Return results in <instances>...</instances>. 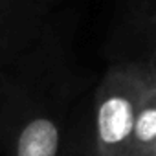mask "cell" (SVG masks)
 <instances>
[{
	"label": "cell",
	"instance_id": "obj_8",
	"mask_svg": "<svg viewBox=\"0 0 156 156\" xmlns=\"http://www.w3.org/2000/svg\"><path fill=\"white\" fill-rule=\"evenodd\" d=\"M85 156H98V154H96V149H94V152H92V154H85Z\"/></svg>",
	"mask_w": 156,
	"mask_h": 156
},
{
	"label": "cell",
	"instance_id": "obj_4",
	"mask_svg": "<svg viewBox=\"0 0 156 156\" xmlns=\"http://www.w3.org/2000/svg\"><path fill=\"white\" fill-rule=\"evenodd\" d=\"M154 141H156V87L149 85L136 114L129 156H145L149 149L154 145Z\"/></svg>",
	"mask_w": 156,
	"mask_h": 156
},
{
	"label": "cell",
	"instance_id": "obj_6",
	"mask_svg": "<svg viewBox=\"0 0 156 156\" xmlns=\"http://www.w3.org/2000/svg\"><path fill=\"white\" fill-rule=\"evenodd\" d=\"M37 2H41V4H44L46 8H50V6H53L55 2H61V0H37Z\"/></svg>",
	"mask_w": 156,
	"mask_h": 156
},
{
	"label": "cell",
	"instance_id": "obj_7",
	"mask_svg": "<svg viewBox=\"0 0 156 156\" xmlns=\"http://www.w3.org/2000/svg\"><path fill=\"white\" fill-rule=\"evenodd\" d=\"M145 156H156V141H154V145L149 149V152H147Z\"/></svg>",
	"mask_w": 156,
	"mask_h": 156
},
{
	"label": "cell",
	"instance_id": "obj_5",
	"mask_svg": "<svg viewBox=\"0 0 156 156\" xmlns=\"http://www.w3.org/2000/svg\"><path fill=\"white\" fill-rule=\"evenodd\" d=\"M136 64H140L145 70V73L149 75L151 85L156 87V30L154 28L149 30V37H147V46L143 50V57Z\"/></svg>",
	"mask_w": 156,
	"mask_h": 156
},
{
	"label": "cell",
	"instance_id": "obj_3",
	"mask_svg": "<svg viewBox=\"0 0 156 156\" xmlns=\"http://www.w3.org/2000/svg\"><path fill=\"white\" fill-rule=\"evenodd\" d=\"M151 81L130 61L114 62L94 99V149L98 156H129L136 114Z\"/></svg>",
	"mask_w": 156,
	"mask_h": 156
},
{
	"label": "cell",
	"instance_id": "obj_2",
	"mask_svg": "<svg viewBox=\"0 0 156 156\" xmlns=\"http://www.w3.org/2000/svg\"><path fill=\"white\" fill-rule=\"evenodd\" d=\"M50 83L15 90L0 105V149L6 156H62L64 123L46 94Z\"/></svg>",
	"mask_w": 156,
	"mask_h": 156
},
{
	"label": "cell",
	"instance_id": "obj_1",
	"mask_svg": "<svg viewBox=\"0 0 156 156\" xmlns=\"http://www.w3.org/2000/svg\"><path fill=\"white\" fill-rule=\"evenodd\" d=\"M0 66L51 77L61 48L50 8L37 0H0Z\"/></svg>",
	"mask_w": 156,
	"mask_h": 156
}]
</instances>
